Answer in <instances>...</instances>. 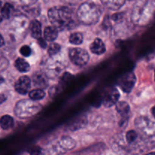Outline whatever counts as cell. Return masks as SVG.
Returning a JSON list of instances; mask_svg holds the SVG:
<instances>
[{"label":"cell","mask_w":155,"mask_h":155,"mask_svg":"<svg viewBox=\"0 0 155 155\" xmlns=\"http://www.w3.org/2000/svg\"><path fill=\"white\" fill-rule=\"evenodd\" d=\"M48 18L52 25L58 30H68L76 26L73 11L65 6H56L49 9Z\"/></svg>","instance_id":"6da1fadb"},{"label":"cell","mask_w":155,"mask_h":155,"mask_svg":"<svg viewBox=\"0 0 155 155\" xmlns=\"http://www.w3.org/2000/svg\"><path fill=\"white\" fill-rule=\"evenodd\" d=\"M102 12L98 5L87 2L81 4L78 8L77 19L84 25H94L99 21Z\"/></svg>","instance_id":"7a4b0ae2"},{"label":"cell","mask_w":155,"mask_h":155,"mask_svg":"<svg viewBox=\"0 0 155 155\" xmlns=\"http://www.w3.org/2000/svg\"><path fill=\"white\" fill-rule=\"evenodd\" d=\"M154 12V0L140 1L134 7L132 19L137 24H146L152 18Z\"/></svg>","instance_id":"3957f363"},{"label":"cell","mask_w":155,"mask_h":155,"mask_svg":"<svg viewBox=\"0 0 155 155\" xmlns=\"http://www.w3.org/2000/svg\"><path fill=\"white\" fill-rule=\"evenodd\" d=\"M42 110V105L31 99H23L15 105L14 112L20 119H27L37 114Z\"/></svg>","instance_id":"277c9868"},{"label":"cell","mask_w":155,"mask_h":155,"mask_svg":"<svg viewBox=\"0 0 155 155\" xmlns=\"http://www.w3.org/2000/svg\"><path fill=\"white\" fill-rule=\"evenodd\" d=\"M135 127L142 136L150 138L155 136V123L146 117H139L135 122Z\"/></svg>","instance_id":"5b68a950"},{"label":"cell","mask_w":155,"mask_h":155,"mask_svg":"<svg viewBox=\"0 0 155 155\" xmlns=\"http://www.w3.org/2000/svg\"><path fill=\"white\" fill-rule=\"evenodd\" d=\"M68 56L71 61L77 66H84L89 61L88 52L81 48H72L69 49Z\"/></svg>","instance_id":"8992f818"},{"label":"cell","mask_w":155,"mask_h":155,"mask_svg":"<svg viewBox=\"0 0 155 155\" xmlns=\"http://www.w3.org/2000/svg\"><path fill=\"white\" fill-rule=\"evenodd\" d=\"M136 83V77L134 73L130 72L125 74L120 78L119 86L124 92H130Z\"/></svg>","instance_id":"52a82bcc"},{"label":"cell","mask_w":155,"mask_h":155,"mask_svg":"<svg viewBox=\"0 0 155 155\" xmlns=\"http://www.w3.org/2000/svg\"><path fill=\"white\" fill-rule=\"evenodd\" d=\"M120 97V94L117 89L112 88L107 91L105 94L103 99L102 101L103 104L106 107H109L113 106L114 104H116V103L119 101V98Z\"/></svg>","instance_id":"ba28073f"},{"label":"cell","mask_w":155,"mask_h":155,"mask_svg":"<svg viewBox=\"0 0 155 155\" xmlns=\"http://www.w3.org/2000/svg\"><path fill=\"white\" fill-rule=\"evenodd\" d=\"M75 146V142L70 137H63L59 141L56 145V151L57 154H63Z\"/></svg>","instance_id":"9c48e42d"},{"label":"cell","mask_w":155,"mask_h":155,"mask_svg":"<svg viewBox=\"0 0 155 155\" xmlns=\"http://www.w3.org/2000/svg\"><path fill=\"white\" fill-rule=\"evenodd\" d=\"M30 84H31V81L27 76L21 77L15 84V91L21 95H25L30 90V86H31Z\"/></svg>","instance_id":"30bf717a"},{"label":"cell","mask_w":155,"mask_h":155,"mask_svg":"<svg viewBox=\"0 0 155 155\" xmlns=\"http://www.w3.org/2000/svg\"><path fill=\"white\" fill-rule=\"evenodd\" d=\"M32 81L35 86L40 89H46L48 86V78H47L46 74L40 71L36 72L33 74L32 77Z\"/></svg>","instance_id":"8fae6325"},{"label":"cell","mask_w":155,"mask_h":155,"mask_svg":"<svg viewBox=\"0 0 155 155\" xmlns=\"http://www.w3.org/2000/svg\"><path fill=\"white\" fill-rule=\"evenodd\" d=\"M90 49L92 53L100 55V54H103L106 51V46H105V44L103 43L102 39L97 38L91 44Z\"/></svg>","instance_id":"7c38bea8"},{"label":"cell","mask_w":155,"mask_h":155,"mask_svg":"<svg viewBox=\"0 0 155 155\" xmlns=\"http://www.w3.org/2000/svg\"><path fill=\"white\" fill-rule=\"evenodd\" d=\"M29 28H30V35L32 36V37L35 38L36 39H40L41 37L42 30H41V24L40 23V21H38L37 20L31 21L30 23Z\"/></svg>","instance_id":"4fadbf2b"},{"label":"cell","mask_w":155,"mask_h":155,"mask_svg":"<svg viewBox=\"0 0 155 155\" xmlns=\"http://www.w3.org/2000/svg\"><path fill=\"white\" fill-rule=\"evenodd\" d=\"M102 4L110 10L116 11L124 5L126 0H100Z\"/></svg>","instance_id":"5bb4252c"},{"label":"cell","mask_w":155,"mask_h":155,"mask_svg":"<svg viewBox=\"0 0 155 155\" xmlns=\"http://www.w3.org/2000/svg\"><path fill=\"white\" fill-rule=\"evenodd\" d=\"M58 37V30L53 26H49L43 31V38L46 42H53Z\"/></svg>","instance_id":"9a60e30c"},{"label":"cell","mask_w":155,"mask_h":155,"mask_svg":"<svg viewBox=\"0 0 155 155\" xmlns=\"http://www.w3.org/2000/svg\"><path fill=\"white\" fill-rule=\"evenodd\" d=\"M115 109H116V111L118 112L119 114L122 118H126V117L129 116L130 107L126 101H118L115 104Z\"/></svg>","instance_id":"2e32d148"},{"label":"cell","mask_w":155,"mask_h":155,"mask_svg":"<svg viewBox=\"0 0 155 155\" xmlns=\"http://www.w3.org/2000/svg\"><path fill=\"white\" fill-rule=\"evenodd\" d=\"M15 66L18 71L22 73L28 72L30 70V66L28 62L26 61L24 59L18 58L15 62Z\"/></svg>","instance_id":"e0dca14e"},{"label":"cell","mask_w":155,"mask_h":155,"mask_svg":"<svg viewBox=\"0 0 155 155\" xmlns=\"http://www.w3.org/2000/svg\"><path fill=\"white\" fill-rule=\"evenodd\" d=\"M14 126V120L9 115H4L0 119V127L3 130H9Z\"/></svg>","instance_id":"ac0fdd59"},{"label":"cell","mask_w":155,"mask_h":155,"mask_svg":"<svg viewBox=\"0 0 155 155\" xmlns=\"http://www.w3.org/2000/svg\"><path fill=\"white\" fill-rule=\"evenodd\" d=\"M46 94L43 89H36L29 92V97L33 101H40L45 97Z\"/></svg>","instance_id":"d6986e66"},{"label":"cell","mask_w":155,"mask_h":155,"mask_svg":"<svg viewBox=\"0 0 155 155\" xmlns=\"http://www.w3.org/2000/svg\"><path fill=\"white\" fill-rule=\"evenodd\" d=\"M14 6L10 3H5L1 10V15L5 19H9L11 18L14 12Z\"/></svg>","instance_id":"ffe728a7"},{"label":"cell","mask_w":155,"mask_h":155,"mask_svg":"<svg viewBox=\"0 0 155 155\" xmlns=\"http://www.w3.org/2000/svg\"><path fill=\"white\" fill-rule=\"evenodd\" d=\"M69 42L73 45H81L83 42V35L79 32L71 33L69 36Z\"/></svg>","instance_id":"44dd1931"},{"label":"cell","mask_w":155,"mask_h":155,"mask_svg":"<svg viewBox=\"0 0 155 155\" xmlns=\"http://www.w3.org/2000/svg\"><path fill=\"white\" fill-rule=\"evenodd\" d=\"M73 79H74V76H73L72 74H71L68 72H65L60 79V81H59V86H61V87L62 88L65 87V86H67Z\"/></svg>","instance_id":"7402d4cb"},{"label":"cell","mask_w":155,"mask_h":155,"mask_svg":"<svg viewBox=\"0 0 155 155\" xmlns=\"http://www.w3.org/2000/svg\"><path fill=\"white\" fill-rule=\"evenodd\" d=\"M60 50L61 45L58 43H56V42H53L49 45L47 51H48V54H50V57H53L56 54H57L60 51Z\"/></svg>","instance_id":"603a6c76"},{"label":"cell","mask_w":155,"mask_h":155,"mask_svg":"<svg viewBox=\"0 0 155 155\" xmlns=\"http://www.w3.org/2000/svg\"><path fill=\"white\" fill-rule=\"evenodd\" d=\"M138 138V133L135 130H129L126 133V139L128 143H132L135 142Z\"/></svg>","instance_id":"cb8c5ba5"},{"label":"cell","mask_w":155,"mask_h":155,"mask_svg":"<svg viewBox=\"0 0 155 155\" xmlns=\"http://www.w3.org/2000/svg\"><path fill=\"white\" fill-rule=\"evenodd\" d=\"M20 53L22 54L24 57H29L31 54L32 50L30 46L28 45H23L21 48H20Z\"/></svg>","instance_id":"d4e9b609"},{"label":"cell","mask_w":155,"mask_h":155,"mask_svg":"<svg viewBox=\"0 0 155 155\" xmlns=\"http://www.w3.org/2000/svg\"><path fill=\"white\" fill-rule=\"evenodd\" d=\"M30 155H44V151L39 146L33 147L30 152Z\"/></svg>","instance_id":"484cf974"},{"label":"cell","mask_w":155,"mask_h":155,"mask_svg":"<svg viewBox=\"0 0 155 155\" xmlns=\"http://www.w3.org/2000/svg\"><path fill=\"white\" fill-rule=\"evenodd\" d=\"M17 1L19 2L20 3H21L23 5L29 6V5H31L34 4V3H36L37 0H17Z\"/></svg>","instance_id":"4316f807"},{"label":"cell","mask_w":155,"mask_h":155,"mask_svg":"<svg viewBox=\"0 0 155 155\" xmlns=\"http://www.w3.org/2000/svg\"><path fill=\"white\" fill-rule=\"evenodd\" d=\"M38 44H39L40 46L42 48H46L47 46L46 41L45 40V39H44V38H42V37H40V39H38Z\"/></svg>","instance_id":"83f0119b"},{"label":"cell","mask_w":155,"mask_h":155,"mask_svg":"<svg viewBox=\"0 0 155 155\" xmlns=\"http://www.w3.org/2000/svg\"><path fill=\"white\" fill-rule=\"evenodd\" d=\"M59 86H53V87L50 89V95H51V96H54V95L56 94V92H59Z\"/></svg>","instance_id":"f1b7e54d"},{"label":"cell","mask_w":155,"mask_h":155,"mask_svg":"<svg viewBox=\"0 0 155 155\" xmlns=\"http://www.w3.org/2000/svg\"><path fill=\"white\" fill-rule=\"evenodd\" d=\"M123 18V14H115L112 16V21H119L120 20L122 19Z\"/></svg>","instance_id":"f546056e"},{"label":"cell","mask_w":155,"mask_h":155,"mask_svg":"<svg viewBox=\"0 0 155 155\" xmlns=\"http://www.w3.org/2000/svg\"><path fill=\"white\" fill-rule=\"evenodd\" d=\"M82 0H62V2H63L65 4L68 5H76L78 2H80Z\"/></svg>","instance_id":"4dcf8cb0"},{"label":"cell","mask_w":155,"mask_h":155,"mask_svg":"<svg viewBox=\"0 0 155 155\" xmlns=\"http://www.w3.org/2000/svg\"><path fill=\"white\" fill-rule=\"evenodd\" d=\"M4 45H5V40L4 39H3L2 36L0 34V48H1L2 46H3Z\"/></svg>","instance_id":"1f68e13d"},{"label":"cell","mask_w":155,"mask_h":155,"mask_svg":"<svg viewBox=\"0 0 155 155\" xmlns=\"http://www.w3.org/2000/svg\"><path fill=\"white\" fill-rule=\"evenodd\" d=\"M5 99H6L5 96L4 95L0 94V104H1L2 102H4V101H5Z\"/></svg>","instance_id":"d6a6232c"},{"label":"cell","mask_w":155,"mask_h":155,"mask_svg":"<svg viewBox=\"0 0 155 155\" xmlns=\"http://www.w3.org/2000/svg\"><path fill=\"white\" fill-rule=\"evenodd\" d=\"M151 114L152 115L155 117V106H153V107L151 108Z\"/></svg>","instance_id":"836d02e7"},{"label":"cell","mask_w":155,"mask_h":155,"mask_svg":"<svg viewBox=\"0 0 155 155\" xmlns=\"http://www.w3.org/2000/svg\"><path fill=\"white\" fill-rule=\"evenodd\" d=\"M146 155H155V152H151V153H149V154H146Z\"/></svg>","instance_id":"e575fe53"},{"label":"cell","mask_w":155,"mask_h":155,"mask_svg":"<svg viewBox=\"0 0 155 155\" xmlns=\"http://www.w3.org/2000/svg\"><path fill=\"white\" fill-rule=\"evenodd\" d=\"M3 82V79H2V77H0V83H2Z\"/></svg>","instance_id":"d590c367"},{"label":"cell","mask_w":155,"mask_h":155,"mask_svg":"<svg viewBox=\"0 0 155 155\" xmlns=\"http://www.w3.org/2000/svg\"><path fill=\"white\" fill-rule=\"evenodd\" d=\"M1 7H2V2L1 0H0V8H1Z\"/></svg>","instance_id":"8d00e7d4"},{"label":"cell","mask_w":155,"mask_h":155,"mask_svg":"<svg viewBox=\"0 0 155 155\" xmlns=\"http://www.w3.org/2000/svg\"><path fill=\"white\" fill-rule=\"evenodd\" d=\"M2 17L0 16V24H1V22H2Z\"/></svg>","instance_id":"74e56055"},{"label":"cell","mask_w":155,"mask_h":155,"mask_svg":"<svg viewBox=\"0 0 155 155\" xmlns=\"http://www.w3.org/2000/svg\"><path fill=\"white\" fill-rule=\"evenodd\" d=\"M154 80H155V69H154Z\"/></svg>","instance_id":"f35d334b"}]
</instances>
